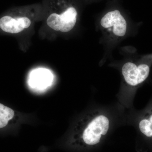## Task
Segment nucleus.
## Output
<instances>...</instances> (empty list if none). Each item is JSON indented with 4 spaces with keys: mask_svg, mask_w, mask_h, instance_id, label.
Wrapping results in <instances>:
<instances>
[{
    "mask_svg": "<svg viewBox=\"0 0 152 152\" xmlns=\"http://www.w3.org/2000/svg\"><path fill=\"white\" fill-rule=\"evenodd\" d=\"M81 122L75 138L77 143L85 146H93L99 143L110 129L109 118L100 112L89 114Z\"/></svg>",
    "mask_w": 152,
    "mask_h": 152,
    "instance_id": "1",
    "label": "nucleus"
},
{
    "mask_svg": "<svg viewBox=\"0 0 152 152\" xmlns=\"http://www.w3.org/2000/svg\"><path fill=\"white\" fill-rule=\"evenodd\" d=\"M152 64V54L143 57L139 62L125 63L122 68L125 82L134 88L142 84L149 76Z\"/></svg>",
    "mask_w": 152,
    "mask_h": 152,
    "instance_id": "2",
    "label": "nucleus"
},
{
    "mask_svg": "<svg viewBox=\"0 0 152 152\" xmlns=\"http://www.w3.org/2000/svg\"><path fill=\"white\" fill-rule=\"evenodd\" d=\"M77 16V12L76 9L73 7H69L60 15L51 14L47 19V25L55 31L68 32L75 27Z\"/></svg>",
    "mask_w": 152,
    "mask_h": 152,
    "instance_id": "3",
    "label": "nucleus"
},
{
    "mask_svg": "<svg viewBox=\"0 0 152 152\" xmlns=\"http://www.w3.org/2000/svg\"><path fill=\"white\" fill-rule=\"evenodd\" d=\"M100 23L103 28L110 30L117 37H124L126 33V21L118 10L107 13L101 19Z\"/></svg>",
    "mask_w": 152,
    "mask_h": 152,
    "instance_id": "4",
    "label": "nucleus"
},
{
    "mask_svg": "<svg viewBox=\"0 0 152 152\" xmlns=\"http://www.w3.org/2000/svg\"><path fill=\"white\" fill-rule=\"evenodd\" d=\"M31 24V20L27 17L12 18L5 16L0 19V28L6 32L17 34L27 28Z\"/></svg>",
    "mask_w": 152,
    "mask_h": 152,
    "instance_id": "5",
    "label": "nucleus"
},
{
    "mask_svg": "<svg viewBox=\"0 0 152 152\" xmlns=\"http://www.w3.org/2000/svg\"><path fill=\"white\" fill-rule=\"evenodd\" d=\"M53 75L50 71L45 69H38L30 75L29 82L31 88L37 90L46 88L51 84Z\"/></svg>",
    "mask_w": 152,
    "mask_h": 152,
    "instance_id": "6",
    "label": "nucleus"
},
{
    "mask_svg": "<svg viewBox=\"0 0 152 152\" xmlns=\"http://www.w3.org/2000/svg\"><path fill=\"white\" fill-rule=\"evenodd\" d=\"M137 127L145 137L152 140V102L138 117Z\"/></svg>",
    "mask_w": 152,
    "mask_h": 152,
    "instance_id": "7",
    "label": "nucleus"
},
{
    "mask_svg": "<svg viewBox=\"0 0 152 152\" xmlns=\"http://www.w3.org/2000/svg\"><path fill=\"white\" fill-rule=\"evenodd\" d=\"M15 115L12 109L0 103V129L6 128L13 119Z\"/></svg>",
    "mask_w": 152,
    "mask_h": 152,
    "instance_id": "8",
    "label": "nucleus"
}]
</instances>
